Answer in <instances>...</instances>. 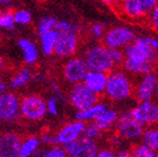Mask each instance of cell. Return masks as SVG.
<instances>
[{"mask_svg":"<svg viewBox=\"0 0 158 157\" xmlns=\"http://www.w3.org/2000/svg\"><path fill=\"white\" fill-rule=\"evenodd\" d=\"M33 157H67V156L64 147L59 146V145H55V146H51V147H44V148L41 147Z\"/></svg>","mask_w":158,"mask_h":157,"instance_id":"obj_26","label":"cell"},{"mask_svg":"<svg viewBox=\"0 0 158 157\" xmlns=\"http://www.w3.org/2000/svg\"><path fill=\"white\" fill-rule=\"evenodd\" d=\"M33 78V71L29 66H22L15 69L12 74L10 75L8 83V87L10 89H20L27 86V83Z\"/></svg>","mask_w":158,"mask_h":157,"instance_id":"obj_19","label":"cell"},{"mask_svg":"<svg viewBox=\"0 0 158 157\" xmlns=\"http://www.w3.org/2000/svg\"><path fill=\"white\" fill-rule=\"evenodd\" d=\"M0 40H1V34H0Z\"/></svg>","mask_w":158,"mask_h":157,"instance_id":"obj_46","label":"cell"},{"mask_svg":"<svg viewBox=\"0 0 158 157\" xmlns=\"http://www.w3.org/2000/svg\"><path fill=\"white\" fill-rule=\"evenodd\" d=\"M20 118V97L13 91L0 96V121L15 122Z\"/></svg>","mask_w":158,"mask_h":157,"instance_id":"obj_11","label":"cell"},{"mask_svg":"<svg viewBox=\"0 0 158 157\" xmlns=\"http://www.w3.org/2000/svg\"><path fill=\"white\" fill-rule=\"evenodd\" d=\"M147 20L149 25L152 27V29H154L155 31L158 32V1L155 7H154V9L152 10V12L149 13Z\"/></svg>","mask_w":158,"mask_h":157,"instance_id":"obj_34","label":"cell"},{"mask_svg":"<svg viewBox=\"0 0 158 157\" xmlns=\"http://www.w3.org/2000/svg\"><path fill=\"white\" fill-rule=\"evenodd\" d=\"M1 78H2V76H1V75H0V79H1Z\"/></svg>","mask_w":158,"mask_h":157,"instance_id":"obj_45","label":"cell"},{"mask_svg":"<svg viewBox=\"0 0 158 157\" xmlns=\"http://www.w3.org/2000/svg\"><path fill=\"white\" fill-rule=\"evenodd\" d=\"M115 157H132V153L131 151L123 148V150H120L115 153Z\"/></svg>","mask_w":158,"mask_h":157,"instance_id":"obj_40","label":"cell"},{"mask_svg":"<svg viewBox=\"0 0 158 157\" xmlns=\"http://www.w3.org/2000/svg\"><path fill=\"white\" fill-rule=\"evenodd\" d=\"M40 141H41V144L45 145L47 147H51V146H55L56 144V138H55V133L51 132V131H44L42 134L39 136Z\"/></svg>","mask_w":158,"mask_h":157,"instance_id":"obj_33","label":"cell"},{"mask_svg":"<svg viewBox=\"0 0 158 157\" xmlns=\"http://www.w3.org/2000/svg\"><path fill=\"white\" fill-rule=\"evenodd\" d=\"M158 0H123L116 2L118 13L131 21L147 19Z\"/></svg>","mask_w":158,"mask_h":157,"instance_id":"obj_6","label":"cell"},{"mask_svg":"<svg viewBox=\"0 0 158 157\" xmlns=\"http://www.w3.org/2000/svg\"><path fill=\"white\" fill-rule=\"evenodd\" d=\"M118 118V111L114 110V109L108 108L102 114L99 116V118L94 121V123H96V125L102 132H106V131L114 128Z\"/></svg>","mask_w":158,"mask_h":157,"instance_id":"obj_22","label":"cell"},{"mask_svg":"<svg viewBox=\"0 0 158 157\" xmlns=\"http://www.w3.org/2000/svg\"><path fill=\"white\" fill-rule=\"evenodd\" d=\"M1 13H2V10H0V15H1Z\"/></svg>","mask_w":158,"mask_h":157,"instance_id":"obj_44","label":"cell"},{"mask_svg":"<svg viewBox=\"0 0 158 157\" xmlns=\"http://www.w3.org/2000/svg\"><path fill=\"white\" fill-rule=\"evenodd\" d=\"M134 119L143 124L144 126L149 125L152 126L157 122L158 119V103L154 100L138 102L136 107H134L130 111Z\"/></svg>","mask_w":158,"mask_h":157,"instance_id":"obj_13","label":"cell"},{"mask_svg":"<svg viewBox=\"0 0 158 157\" xmlns=\"http://www.w3.org/2000/svg\"><path fill=\"white\" fill-rule=\"evenodd\" d=\"M32 13L31 11L24 8H19L13 11V19H15V25H29L32 22Z\"/></svg>","mask_w":158,"mask_h":157,"instance_id":"obj_27","label":"cell"},{"mask_svg":"<svg viewBox=\"0 0 158 157\" xmlns=\"http://www.w3.org/2000/svg\"><path fill=\"white\" fill-rule=\"evenodd\" d=\"M82 59L86 63L89 70L100 71L109 74L115 68V64L112 61L110 49L103 44H92L84 52Z\"/></svg>","mask_w":158,"mask_h":157,"instance_id":"obj_4","label":"cell"},{"mask_svg":"<svg viewBox=\"0 0 158 157\" xmlns=\"http://www.w3.org/2000/svg\"><path fill=\"white\" fill-rule=\"evenodd\" d=\"M89 71L86 63L80 56H73L64 63L62 67V77L64 81L70 86L84 81Z\"/></svg>","mask_w":158,"mask_h":157,"instance_id":"obj_10","label":"cell"},{"mask_svg":"<svg viewBox=\"0 0 158 157\" xmlns=\"http://www.w3.org/2000/svg\"><path fill=\"white\" fill-rule=\"evenodd\" d=\"M51 88H52V91H53V93H54L55 98H57L58 100H64L65 99L64 92H63L62 89H60V87H59L57 83H51Z\"/></svg>","mask_w":158,"mask_h":157,"instance_id":"obj_36","label":"cell"},{"mask_svg":"<svg viewBox=\"0 0 158 157\" xmlns=\"http://www.w3.org/2000/svg\"><path fill=\"white\" fill-rule=\"evenodd\" d=\"M134 86L132 83L130 75L121 69H114L108 74V81H106L104 95L110 100L124 101L133 95Z\"/></svg>","mask_w":158,"mask_h":157,"instance_id":"obj_3","label":"cell"},{"mask_svg":"<svg viewBox=\"0 0 158 157\" xmlns=\"http://www.w3.org/2000/svg\"><path fill=\"white\" fill-rule=\"evenodd\" d=\"M135 32L130 28L112 27L106 31L102 42L104 46L109 49L123 51L135 40Z\"/></svg>","mask_w":158,"mask_h":157,"instance_id":"obj_8","label":"cell"},{"mask_svg":"<svg viewBox=\"0 0 158 157\" xmlns=\"http://www.w3.org/2000/svg\"><path fill=\"white\" fill-rule=\"evenodd\" d=\"M111 142H112V144H113V146H115V147H118V146L122 144L123 140H122L120 136H118V135L115 134L114 136H112V138H111Z\"/></svg>","mask_w":158,"mask_h":157,"instance_id":"obj_41","label":"cell"},{"mask_svg":"<svg viewBox=\"0 0 158 157\" xmlns=\"http://www.w3.org/2000/svg\"><path fill=\"white\" fill-rule=\"evenodd\" d=\"M96 157H115V153L112 150H99Z\"/></svg>","mask_w":158,"mask_h":157,"instance_id":"obj_39","label":"cell"},{"mask_svg":"<svg viewBox=\"0 0 158 157\" xmlns=\"http://www.w3.org/2000/svg\"><path fill=\"white\" fill-rule=\"evenodd\" d=\"M17 44L18 47L22 52L23 61H24L27 66L30 67L31 65H34L39 61L40 49L32 40L27 39V37H22V39H20L18 41Z\"/></svg>","mask_w":158,"mask_h":157,"instance_id":"obj_18","label":"cell"},{"mask_svg":"<svg viewBox=\"0 0 158 157\" xmlns=\"http://www.w3.org/2000/svg\"><path fill=\"white\" fill-rule=\"evenodd\" d=\"M145 41L148 44V46L158 54V39H156V37H154V36H146Z\"/></svg>","mask_w":158,"mask_h":157,"instance_id":"obj_37","label":"cell"},{"mask_svg":"<svg viewBox=\"0 0 158 157\" xmlns=\"http://www.w3.org/2000/svg\"><path fill=\"white\" fill-rule=\"evenodd\" d=\"M141 138L144 145H146L154 152L158 153V125L157 126L152 125L146 128Z\"/></svg>","mask_w":158,"mask_h":157,"instance_id":"obj_24","label":"cell"},{"mask_svg":"<svg viewBox=\"0 0 158 157\" xmlns=\"http://www.w3.org/2000/svg\"><path fill=\"white\" fill-rule=\"evenodd\" d=\"M69 104L77 111H82L100 102V96L89 90L84 83L70 86L67 93Z\"/></svg>","mask_w":158,"mask_h":157,"instance_id":"obj_7","label":"cell"},{"mask_svg":"<svg viewBox=\"0 0 158 157\" xmlns=\"http://www.w3.org/2000/svg\"><path fill=\"white\" fill-rule=\"evenodd\" d=\"M158 85V77L154 73L147 74L141 78L134 88V95L138 102L151 101L155 97L156 87Z\"/></svg>","mask_w":158,"mask_h":157,"instance_id":"obj_15","label":"cell"},{"mask_svg":"<svg viewBox=\"0 0 158 157\" xmlns=\"http://www.w3.org/2000/svg\"><path fill=\"white\" fill-rule=\"evenodd\" d=\"M57 32V43L54 55L59 58H70L75 56L79 49L80 41V27L72 21H58L55 27Z\"/></svg>","mask_w":158,"mask_h":157,"instance_id":"obj_2","label":"cell"},{"mask_svg":"<svg viewBox=\"0 0 158 157\" xmlns=\"http://www.w3.org/2000/svg\"><path fill=\"white\" fill-rule=\"evenodd\" d=\"M106 81H108V74L100 73V71L89 70L87 73L82 83H84L89 90H91L92 92L97 93V95L100 96V95L104 93Z\"/></svg>","mask_w":158,"mask_h":157,"instance_id":"obj_17","label":"cell"},{"mask_svg":"<svg viewBox=\"0 0 158 157\" xmlns=\"http://www.w3.org/2000/svg\"><path fill=\"white\" fill-rule=\"evenodd\" d=\"M15 22L13 19V11L12 10L2 11V13L0 15V29L11 31V30H15Z\"/></svg>","mask_w":158,"mask_h":157,"instance_id":"obj_28","label":"cell"},{"mask_svg":"<svg viewBox=\"0 0 158 157\" xmlns=\"http://www.w3.org/2000/svg\"><path fill=\"white\" fill-rule=\"evenodd\" d=\"M156 123H157V124H158V119H157V122H156Z\"/></svg>","mask_w":158,"mask_h":157,"instance_id":"obj_47","label":"cell"},{"mask_svg":"<svg viewBox=\"0 0 158 157\" xmlns=\"http://www.w3.org/2000/svg\"><path fill=\"white\" fill-rule=\"evenodd\" d=\"M21 140L15 132L0 133V157H19Z\"/></svg>","mask_w":158,"mask_h":157,"instance_id":"obj_16","label":"cell"},{"mask_svg":"<svg viewBox=\"0 0 158 157\" xmlns=\"http://www.w3.org/2000/svg\"><path fill=\"white\" fill-rule=\"evenodd\" d=\"M132 157H158V153L148 148L143 143L135 145L131 151Z\"/></svg>","mask_w":158,"mask_h":157,"instance_id":"obj_30","label":"cell"},{"mask_svg":"<svg viewBox=\"0 0 158 157\" xmlns=\"http://www.w3.org/2000/svg\"><path fill=\"white\" fill-rule=\"evenodd\" d=\"M41 141L37 135H27L22 138L19 148V157H33L41 148Z\"/></svg>","mask_w":158,"mask_h":157,"instance_id":"obj_21","label":"cell"},{"mask_svg":"<svg viewBox=\"0 0 158 157\" xmlns=\"http://www.w3.org/2000/svg\"><path fill=\"white\" fill-rule=\"evenodd\" d=\"M106 31V28L104 25V23L101 22H96L90 27V30H89V34L91 35L94 39H102Z\"/></svg>","mask_w":158,"mask_h":157,"instance_id":"obj_31","label":"cell"},{"mask_svg":"<svg viewBox=\"0 0 158 157\" xmlns=\"http://www.w3.org/2000/svg\"><path fill=\"white\" fill-rule=\"evenodd\" d=\"M85 125H86V123L77 120L63 124L55 132L56 144L62 146V147H65L67 145L74 143L75 141H77L82 136Z\"/></svg>","mask_w":158,"mask_h":157,"instance_id":"obj_12","label":"cell"},{"mask_svg":"<svg viewBox=\"0 0 158 157\" xmlns=\"http://www.w3.org/2000/svg\"><path fill=\"white\" fill-rule=\"evenodd\" d=\"M154 98H156L157 99V101H158V85H157V87H156V91H155V97Z\"/></svg>","mask_w":158,"mask_h":157,"instance_id":"obj_43","label":"cell"},{"mask_svg":"<svg viewBox=\"0 0 158 157\" xmlns=\"http://www.w3.org/2000/svg\"><path fill=\"white\" fill-rule=\"evenodd\" d=\"M67 157H96L99 152L97 142L81 136L72 144L65 146Z\"/></svg>","mask_w":158,"mask_h":157,"instance_id":"obj_14","label":"cell"},{"mask_svg":"<svg viewBox=\"0 0 158 157\" xmlns=\"http://www.w3.org/2000/svg\"><path fill=\"white\" fill-rule=\"evenodd\" d=\"M110 53H111L112 61L114 62L115 66H120V65L123 64L124 62L123 51H120V49H110Z\"/></svg>","mask_w":158,"mask_h":157,"instance_id":"obj_35","label":"cell"},{"mask_svg":"<svg viewBox=\"0 0 158 157\" xmlns=\"http://www.w3.org/2000/svg\"><path fill=\"white\" fill-rule=\"evenodd\" d=\"M145 126L133 118L130 111L118 116L116 123L114 125L115 134L123 141H135L142 138Z\"/></svg>","mask_w":158,"mask_h":157,"instance_id":"obj_9","label":"cell"},{"mask_svg":"<svg viewBox=\"0 0 158 157\" xmlns=\"http://www.w3.org/2000/svg\"><path fill=\"white\" fill-rule=\"evenodd\" d=\"M15 8V2L9 1V0H0V10L7 11V10H12Z\"/></svg>","mask_w":158,"mask_h":157,"instance_id":"obj_38","label":"cell"},{"mask_svg":"<svg viewBox=\"0 0 158 157\" xmlns=\"http://www.w3.org/2000/svg\"><path fill=\"white\" fill-rule=\"evenodd\" d=\"M123 54L122 66L127 74L141 76L152 74L158 61V54L148 46L145 37H135L131 44L123 49Z\"/></svg>","mask_w":158,"mask_h":157,"instance_id":"obj_1","label":"cell"},{"mask_svg":"<svg viewBox=\"0 0 158 157\" xmlns=\"http://www.w3.org/2000/svg\"><path fill=\"white\" fill-rule=\"evenodd\" d=\"M59 100L54 96L49 97L46 100V111L47 114L52 117H56L59 112Z\"/></svg>","mask_w":158,"mask_h":157,"instance_id":"obj_32","label":"cell"},{"mask_svg":"<svg viewBox=\"0 0 158 157\" xmlns=\"http://www.w3.org/2000/svg\"><path fill=\"white\" fill-rule=\"evenodd\" d=\"M3 67H5V59H3V57L0 55V71L2 70Z\"/></svg>","mask_w":158,"mask_h":157,"instance_id":"obj_42","label":"cell"},{"mask_svg":"<svg viewBox=\"0 0 158 157\" xmlns=\"http://www.w3.org/2000/svg\"><path fill=\"white\" fill-rule=\"evenodd\" d=\"M102 133L103 132L97 126L96 123L91 122V123H88V124L85 125V130H84V133H82V136L97 142L99 138H101Z\"/></svg>","mask_w":158,"mask_h":157,"instance_id":"obj_29","label":"cell"},{"mask_svg":"<svg viewBox=\"0 0 158 157\" xmlns=\"http://www.w3.org/2000/svg\"><path fill=\"white\" fill-rule=\"evenodd\" d=\"M109 107L106 106V103L99 102V103H97V104H94V106L86 109V110L77 111V112L75 113V118H76L77 121L84 122V123H86V124L87 123H91V122H94V121L99 118V116L102 114Z\"/></svg>","mask_w":158,"mask_h":157,"instance_id":"obj_20","label":"cell"},{"mask_svg":"<svg viewBox=\"0 0 158 157\" xmlns=\"http://www.w3.org/2000/svg\"><path fill=\"white\" fill-rule=\"evenodd\" d=\"M58 20L56 19V17L54 15H44V17L40 18L36 24V32L37 34L41 35L48 33L51 31H54L55 27H56Z\"/></svg>","mask_w":158,"mask_h":157,"instance_id":"obj_25","label":"cell"},{"mask_svg":"<svg viewBox=\"0 0 158 157\" xmlns=\"http://www.w3.org/2000/svg\"><path fill=\"white\" fill-rule=\"evenodd\" d=\"M46 100L37 93L20 98V117L30 122H40L46 117Z\"/></svg>","mask_w":158,"mask_h":157,"instance_id":"obj_5","label":"cell"},{"mask_svg":"<svg viewBox=\"0 0 158 157\" xmlns=\"http://www.w3.org/2000/svg\"><path fill=\"white\" fill-rule=\"evenodd\" d=\"M57 37H58V35H57V32L55 30L40 36V47H41L43 55H45V56L54 55Z\"/></svg>","mask_w":158,"mask_h":157,"instance_id":"obj_23","label":"cell"}]
</instances>
